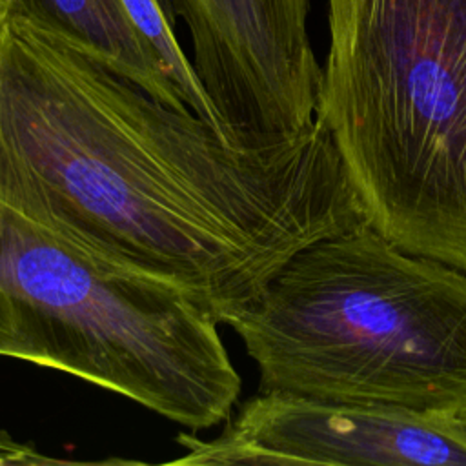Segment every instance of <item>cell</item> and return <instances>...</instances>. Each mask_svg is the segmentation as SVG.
Instances as JSON below:
<instances>
[{"mask_svg":"<svg viewBox=\"0 0 466 466\" xmlns=\"http://www.w3.org/2000/svg\"><path fill=\"white\" fill-rule=\"evenodd\" d=\"M186 25L191 66L222 133L246 147L306 131L322 67L308 33L311 0H162Z\"/></svg>","mask_w":466,"mask_h":466,"instance_id":"cell-5","label":"cell"},{"mask_svg":"<svg viewBox=\"0 0 466 466\" xmlns=\"http://www.w3.org/2000/svg\"><path fill=\"white\" fill-rule=\"evenodd\" d=\"M2 13L67 40L157 100L189 109L122 0H0Z\"/></svg>","mask_w":466,"mask_h":466,"instance_id":"cell-7","label":"cell"},{"mask_svg":"<svg viewBox=\"0 0 466 466\" xmlns=\"http://www.w3.org/2000/svg\"><path fill=\"white\" fill-rule=\"evenodd\" d=\"M0 357L75 375L182 424L231 415L240 377L184 289L96 262L0 206Z\"/></svg>","mask_w":466,"mask_h":466,"instance_id":"cell-4","label":"cell"},{"mask_svg":"<svg viewBox=\"0 0 466 466\" xmlns=\"http://www.w3.org/2000/svg\"><path fill=\"white\" fill-rule=\"evenodd\" d=\"M211 441L178 433L186 455L171 464L466 466L462 442L444 419L258 391Z\"/></svg>","mask_w":466,"mask_h":466,"instance_id":"cell-6","label":"cell"},{"mask_svg":"<svg viewBox=\"0 0 466 466\" xmlns=\"http://www.w3.org/2000/svg\"><path fill=\"white\" fill-rule=\"evenodd\" d=\"M127 15L131 16L137 29L151 44L158 55L162 67L166 69L169 80L178 89L186 106L198 116L209 120L220 129L217 115L211 102L208 100L189 56L184 53L182 46L175 35V24L171 22L162 0H122ZM222 131V129H220Z\"/></svg>","mask_w":466,"mask_h":466,"instance_id":"cell-8","label":"cell"},{"mask_svg":"<svg viewBox=\"0 0 466 466\" xmlns=\"http://www.w3.org/2000/svg\"><path fill=\"white\" fill-rule=\"evenodd\" d=\"M226 324L258 391L430 419L466 411V271L371 226L300 249Z\"/></svg>","mask_w":466,"mask_h":466,"instance_id":"cell-2","label":"cell"},{"mask_svg":"<svg viewBox=\"0 0 466 466\" xmlns=\"http://www.w3.org/2000/svg\"><path fill=\"white\" fill-rule=\"evenodd\" d=\"M317 116L370 226L466 271V0H329Z\"/></svg>","mask_w":466,"mask_h":466,"instance_id":"cell-3","label":"cell"},{"mask_svg":"<svg viewBox=\"0 0 466 466\" xmlns=\"http://www.w3.org/2000/svg\"><path fill=\"white\" fill-rule=\"evenodd\" d=\"M64 462L67 461L46 455L31 442L16 441L11 433L0 430V466H40Z\"/></svg>","mask_w":466,"mask_h":466,"instance_id":"cell-9","label":"cell"},{"mask_svg":"<svg viewBox=\"0 0 466 466\" xmlns=\"http://www.w3.org/2000/svg\"><path fill=\"white\" fill-rule=\"evenodd\" d=\"M444 422L453 430V433L462 441L466 442V411L464 413H459L451 419H444Z\"/></svg>","mask_w":466,"mask_h":466,"instance_id":"cell-10","label":"cell"},{"mask_svg":"<svg viewBox=\"0 0 466 466\" xmlns=\"http://www.w3.org/2000/svg\"><path fill=\"white\" fill-rule=\"evenodd\" d=\"M0 206L218 324L300 249L370 226L328 126L231 142L67 40L0 15Z\"/></svg>","mask_w":466,"mask_h":466,"instance_id":"cell-1","label":"cell"}]
</instances>
